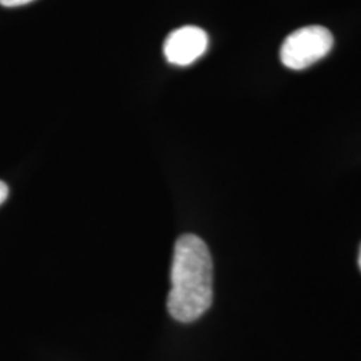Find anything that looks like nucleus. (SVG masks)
Wrapping results in <instances>:
<instances>
[{
    "instance_id": "423d86ee",
    "label": "nucleus",
    "mask_w": 361,
    "mask_h": 361,
    "mask_svg": "<svg viewBox=\"0 0 361 361\" xmlns=\"http://www.w3.org/2000/svg\"><path fill=\"white\" fill-rule=\"evenodd\" d=\"M359 267H360V271H361V246H360V253H359Z\"/></svg>"
},
{
    "instance_id": "f03ea898",
    "label": "nucleus",
    "mask_w": 361,
    "mask_h": 361,
    "mask_svg": "<svg viewBox=\"0 0 361 361\" xmlns=\"http://www.w3.org/2000/svg\"><path fill=\"white\" fill-rule=\"evenodd\" d=\"M334 47V37L323 26H307L293 31L280 50L283 65L290 70H304L326 56Z\"/></svg>"
},
{
    "instance_id": "7ed1b4c3",
    "label": "nucleus",
    "mask_w": 361,
    "mask_h": 361,
    "mask_svg": "<svg viewBox=\"0 0 361 361\" xmlns=\"http://www.w3.org/2000/svg\"><path fill=\"white\" fill-rule=\"evenodd\" d=\"M209 37L197 26H183L171 31L165 39L164 54L169 63L189 66L200 59L207 50Z\"/></svg>"
},
{
    "instance_id": "39448f33",
    "label": "nucleus",
    "mask_w": 361,
    "mask_h": 361,
    "mask_svg": "<svg viewBox=\"0 0 361 361\" xmlns=\"http://www.w3.org/2000/svg\"><path fill=\"white\" fill-rule=\"evenodd\" d=\"M7 197H8V186L3 180H0V205L7 200Z\"/></svg>"
},
{
    "instance_id": "20e7f679",
    "label": "nucleus",
    "mask_w": 361,
    "mask_h": 361,
    "mask_svg": "<svg viewBox=\"0 0 361 361\" xmlns=\"http://www.w3.org/2000/svg\"><path fill=\"white\" fill-rule=\"evenodd\" d=\"M34 0H0V4L3 7H19V6H25Z\"/></svg>"
},
{
    "instance_id": "f257e3e1",
    "label": "nucleus",
    "mask_w": 361,
    "mask_h": 361,
    "mask_svg": "<svg viewBox=\"0 0 361 361\" xmlns=\"http://www.w3.org/2000/svg\"><path fill=\"white\" fill-rule=\"evenodd\" d=\"M170 316L180 323H193L213 302V261L209 247L195 234H182L174 246Z\"/></svg>"
}]
</instances>
